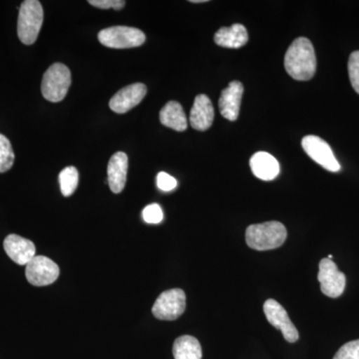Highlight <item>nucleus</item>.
<instances>
[{"mask_svg":"<svg viewBox=\"0 0 359 359\" xmlns=\"http://www.w3.org/2000/svg\"><path fill=\"white\" fill-rule=\"evenodd\" d=\"M15 160L13 145L4 134L0 133V173H6L13 168Z\"/></svg>","mask_w":359,"mask_h":359,"instance_id":"412c9836","label":"nucleus"},{"mask_svg":"<svg viewBox=\"0 0 359 359\" xmlns=\"http://www.w3.org/2000/svg\"><path fill=\"white\" fill-rule=\"evenodd\" d=\"M318 278L321 292L327 297L337 299L344 294L346 285V275L339 271L332 259L327 257L321 259Z\"/></svg>","mask_w":359,"mask_h":359,"instance_id":"6e6552de","label":"nucleus"},{"mask_svg":"<svg viewBox=\"0 0 359 359\" xmlns=\"http://www.w3.org/2000/svg\"><path fill=\"white\" fill-rule=\"evenodd\" d=\"M43 7L37 0H25L18 14V34L23 44L32 45L39 37L43 23Z\"/></svg>","mask_w":359,"mask_h":359,"instance_id":"7ed1b4c3","label":"nucleus"},{"mask_svg":"<svg viewBox=\"0 0 359 359\" xmlns=\"http://www.w3.org/2000/svg\"><path fill=\"white\" fill-rule=\"evenodd\" d=\"M264 311L269 323L283 332V337L287 341L294 344L299 339V332L282 304H278L275 299H268L264 302Z\"/></svg>","mask_w":359,"mask_h":359,"instance_id":"9d476101","label":"nucleus"},{"mask_svg":"<svg viewBox=\"0 0 359 359\" xmlns=\"http://www.w3.org/2000/svg\"><path fill=\"white\" fill-rule=\"evenodd\" d=\"M60 269L49 257L35 256L26 264L25 276L28 283L34 287H45L57 280Z\"/></svg>","mask_w":359,"mask_h":359,"instance_id":"0eeeda50","label":"nucleus"},{"mask_svg":"<svg viewBox=\"0 0 359 359\" xmlns=\"http://www.w3.org/2000/svg\"><path fill=\"white\" fill-rule=\"evenodd\" d=\"M214 117V107L209 97L205 94L196 97L191 110V126L198 131H205L212 126Z\"/></svg>","mask_w":359,"mask_h":359,"instance_id":"4468645a","label":"nucleus"},{"mask_svg":"<svg viewBox=\"0 0 359 359\" xmlns=\"http://www.w3.org/2000/svg\"><path fill=\"white\" fill-rule=\"evenodd\" d=\"M173 355L175 359H202L199 340L191 335L178 337L174 342Z\"/></svg>","mask_w":359,"mask_h":359,"instance_id":"6ab92c4d","label":"nucleus"},{"mask_svg":"<svg viewBox=\"0 0 359 359\" xmlns=\"http://www.w3.org/2000/svg\"><path fill=\"white\" fill-rule=\"evenodd\" d=\"M192 4H202V2H207V0H191Z\"/></svg>","mask_w":359,"mask_h":359,"instance_id":"bb28decb","label":"nucleus"},{"mask_svg":"<svg viewBox=\"0 0 359 359\" xmlns=\"http://www.w3.org/2000/svg\"><path fill=\"white\" fill-rule=\"evenodd\" d=\"M244 86L240 81H233L222 91L219 100V109L222 116L230 121H236L240 114Z\"/></svg>","mask_w":359,"mask_h":359,"instance_id":"f8f14e48","label":"nucleus"},{"mask_svg":"<svg viewBox=\"0 0 359 359\" xmlns=\"http://www.w3.org/2000/svg\"><path fill=\"white\" fill-rule=\"evenodd\" d=\"M348 74L353 89L359 94V50L353 52L349 56Z\"/></svg>","mask_w":359,"mask_h":359,"instance_id":"4be33fe9","label":"nucleus"},{"mask_svg":"<svg viewBox=\"0 0 359 359\" xmlns=\"http://www.w3.org/2000/svg\"><path fill=\"white\" fill-rule=\"evenodd\" d=\"M71 86V72L63 63H54L44 73L41 83L42 95L50 102H60Z\"/></svg>","mask_w":359,"mask_h":359,"instance_id":"20e7f679","label":"nucleus"},{"mask_svg":"<svg viewBox=\"0 0 359 359\" xmlns=\"http://www.w3.org/2000/svg\"><path fill=\"white\" fill-rule=\"evenodd\" d=\"M163 211L158 204H151L143 210V219L148 224H159L163 219Z\"/></svg>","mask_w":359,"mask_h":359,"instance_id":"b1692460","label":"nucleus"},{"mask_svg":"<svg viewBox=\"0 0 359 359\" xmlns=\"http://www.w3.org/2000/svg\"><path fill=\"white\" fill-rule=\"evenodd\" d=\"M98 39L104 46L109 48L124 49L141 46L146 36L138 28L129 26H112L101 30Z\"/></svg>","mask_w":359,"mask_h":359,"instance_id":"39448f33","label":"nucleus"},{"mask_svg":"<svg viewBox=\"0 0 359 359\" xmlns=\"http://www.w3.org/2000/svg\"><path fill=\"white\" fill-rule=\"evenodd\" d=\"M4 250L7 256L11 257L14 263L26 266L35 257V245L32 241L20 237L18 235L7 236L4 243Z\"/></svg>","mask_w":359,"mask_h":359,"instance_id":"ddd939ff","label":"nucleus"},{"mask_svg":"<svg viewBox=\"0 0 359 359\" xmlns=\"http://www.w3.org/2000/svg\"><path fill=\"white\" fill-rule=\"evenodd\" d=\"M147 94V87L143 83H134L124 87L111 98L109 107L117 114H124L142 102Z\"/></svg>","mask_w":359,"mask_h":359,"instance_id":"9b49d317","label":"nucleus"},{"mask_svg":"<svg viewBox=\"0 0 359 359\" xmlns=\"http://www.w3.org/2000/svg\"><path fill=\"white\" fill-rule=\"evenodd\" d=\"M287 237L285 226L276 221L252 224L245 231V242L250 249L256 250L278 249L282 247Z\"/></svg>","mask_w":359,"mask_h":359,"instance_id":"f03ea898","label":"nucleus"},{"mask_svg":"<svg viewBox=\"0 0 359 359\" xmlns=\"http://www.w3.org/2000/svg\"><path fill=\"white\" fill-rule=\"evenodd\" d=\"M250 169L257 178L271 181L280 174V164L273 156L266 152H257L250 161Z\"/></svg>","mask_w":359,"mask_h":359,"instance_id":"dca6fc26","label":"nucleus"},{"mask_svg":"<svg viewBox=\"0 0 359 359\" xmlns=\"http://www.w3.org/2000/svg\"><path fill=\"white\" fill-rule=\"evenodd\" d=\"M302 146L304 152L311 158L314 162L330 172H339L340 165L337 160L332 148L327 142L318 136L309 135L302 141Z\"/></svg>","mask_w":359,"mask_h":359,"instance_id":"1a4fd4ad","label":"nucleus"},{"mask_svg":"<svg viewBox=\"0 0 359 359\" xmlns=\"http://www.w3.org/2000/svg\"><path fill=\"white\" fill-rule=\"evenodd\" d=\"M88 4L101 9L113 8L115 11H120L124 8L126 2L124 0H89Z\"/></svg>","mask_w":359,"mask_h":359,"instance_id":"a878e982","label":"nucleus"},{"mask_svg":"<svg viewBox=\"0 0 359 359\" xmlns=\"http://www.w3.org/2000/svg\"><path fill=\"white\" fill-rule=\"evenodd\" d=\"M160 121L168 128L178 132L185 131L188 127V120L183 107L177 101H170L162 108L160 112Z\"/></svg>","mask_w":359,"mask_h":359,"instance_id":"a211bd4d","label":"nucleus"},{"mask_svg":"<svg viewBox=\"0 0 359 359\" xmlns=\"http://www.w3.org/2000/svg\"><path fill=\"white\" fill-rule=\"evenodd\" d=\"M214 40L216 44L224 48H240L247 44L249 35L244 25L236 23L231 27L219 28Z\"/></svg>","mask_w":359,"mask_h":359,"instance_id":"f3484780","label":"nucleus"},{"mask_svg":"<svg viewBox=\"0 0 359 359\" xmlns=\"http://www.w3.org/2000/svg\"><path fill=\"white\" fill-rule=\"evenodd\" d=\"M157 185L160 190L169 192L176 188L177 181L171 175L161 172L157 176Z\"/></svg>","mask_w":359,"mask_h":359,"instance_id":"393cba45","label":"nucleus"},{"mask_svg":"<svg viewBox=\"0 0 359 359\" xmlns=\"http://www.w3.org/2000/svg\"><path fill=\"white\" fill-rule=\"evenodd\" d=\"M128 172V156L123 152L115 153L108 163V184L114 194L124 190Z\"/></svg>","mask_w":359,"mask_h":359,"instance_id":"2eb2a0df","label":"nucleus"},{"mask_svg":"<svg viewBox=\"0 0 359 359\" xmlns=\"http://www.w3.org/2000/svg\"><path fill=\"white\" fill-rule=\"evenodd\" d=\"M186 309V294L183 290H166L159 295L153 306L152 313L161 320H175Z\"/></svg>","mask_w":359,"mask_h":359,"instance_id":"423d86ee","label":"nucleus"},{"mask_svg":"<svg viewBox=\"0 0 359 359\" xmlns=\"http://www.w3.org/2000/svg\"><path fill=\"white\" fill-rule=\"evenodd\" d=\"M285 71L295 80L308 81L316 74V57L313 45L306 37L294 40L285 56Z\"/></svg>","mask_w":359,"mask_h":359,"instance_id":"f257e3e1","label":"nucleus"},{"mask_svg":"<svg viewBox=\"0 0 359 359\" xmlns=\"http://www.w3.org/2000/svg\"><path fill=\"white\" fill-rule=\"evenodd\" d=\"M334 359H359V339L347 342L340 347Z\"/></svg>","mask_w":359,"mask_h":359,"instance_id":"5701e85b","label":"nucleus"},{"mask_svg":"<svg viewBox=\"0 0 359 359\" xmlns=\"http://www.w3.org/2000/svg\"><path fill=\"white\" fill-rule=\"evenodd\" d=\"M79 183V173L75 167H66L59 174V184H60L61 193L65 197H69L76 191Z\"/></svg>","mask_w":359,"mask_h":359,"instance_id":"aec40b11","label":"nucleus"}]
</instances>
